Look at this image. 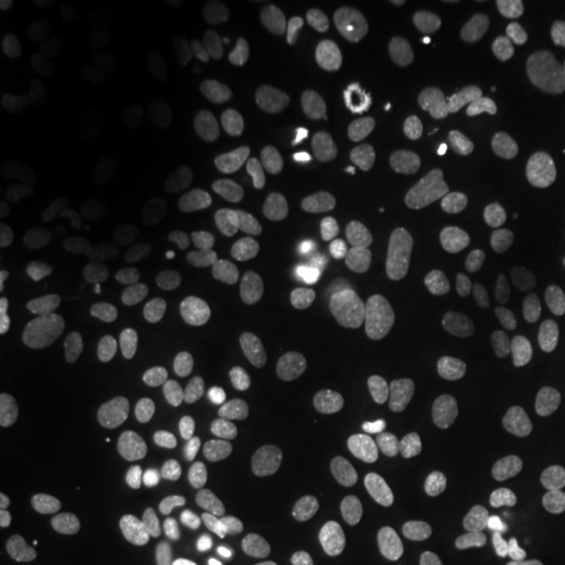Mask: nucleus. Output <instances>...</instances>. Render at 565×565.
I'll return each mask as SVG.
<instances>
[{
  "instance_id": "nucleus-1",
  "label": "nucleus",
  "mask_w": 565,
  "mask_h": 565,
  "mask_svg": "<svg viewBox=\"0 0 565 565\" xmlns=\"http://www.w3.org/2000/svg\"><path fill=\"white\" fill-rule=\"evenodd\" d=\"M196 338L212 356H236L257 338L263 299L246 275H215L196 296Z\"/></svg>"
},
{
  "instance_id": "nucleus-2",
  "label": "nucleus",
  "mask_w": 565,
  "mask_h": 565,
  "mask_svg": "<svg viewBox=\"0 0 565 565\" xmlns=\"http://www.w3.org/2000/svg\"><path fill=\"white\" fill-rule=\"evenodd\" d=\"M484 320L494 341L519 356L542 351L550 338L545 303L521 275H503L492 282L484 296Z\"/></svg>"
},
{
  "instance_id": "nucleus-3",
  "label": "nucleus",
  "mask_w": 565,
  "mask_h": 565,
  "mask_svg": "<svg viewBox=\"0 0 565 565\" xmlns=\"http://www.w3.org/2000/svg\"><path fill=\"white\" fill-rule=\"evenodd\" d=\"M0 435L11 445L51 450L63 461L82 463L92 454L87 427L74 414L40 401H13L0 414Z\"/></svg>"
},
{
  "instance_id": "nucleus-4",
  "label": "nucleus",
  "mask_w": 565,
  "mask_h": 565,
  "mask_svg": "<svg viewBox=\"0 0 565 565\" xmlns=\"http://www.w3.org/2000/svg\"><path fill=\"white\" fill-rule=\"evenodd\" d=\"M529 508L532 498L519 479L503 471H487L448 494L445 521L458 532H482V529L521 521Z\"/></svg>"
},
{
  "instance_id": "nucleus-5",
  "label": "nucleus",
  "mask_w": 565,
  "mask_h": 565,
  "mask_svg": "<svg viewBox=\"0 0 565 565\" xmlns=\"http://www.w3.org/2000/svg\"><path fill=\"white\" fill-rule=\"evenodd\" d=\"M370 291L374 303L387 317L401 322L419 320L433 301L427 267L406 249H387L374 257L370 267Z\"/></svg>"
},
{
  "instance_id": "nucleus-6",
  "label": "nucleus",
  "mask_w": 565,
  "mask_h": 565,
  "mask_svg": "<svg viewBox=\"0 0 565 565\" xmlns=\"http://www.w3.org/2000/svg\"><path fill=\"white\" fill-rule=\"evenodd\" d=\"M414 532V500L401 492H387L374 498L372 503L359 513L351 532V542L362 561L372 565H387L412 545Z\"/></svg>"
},
{
  "instance_id": "nucleus-7",
  "label": "nucleus",
  "mask_w": 565,
  "mask_h": 565,
  "mask_svg": "<svg viewBox=\"0 0 565 565\" xmlns=\"http://www.w3.org/2000/svg\"><path fill=\"white\" fill-rule=\"evenodd\" d=\"M482 454V429L469 416H454L422 437L412 454V471L424 484H445L461 477Z\"/></svg>"
},
{
  "instance_id": "nucleus-8",
  "label": "nucleus",
  "mask_w": 565,
  "mask_h": 565,
  "mask_svg": "<svg viewBox=\"0 0 565 565\" xmlns=\"http://www.w3.org/2000/svg\"><path fill=\"white\" fill-rule=\"evenodd\" d=\"M294 427V401L286 391L265 387L242 406L231 429V443L244 461H265L278 454Z\"/></svg>"
},
{
  "instance_id": "nucleus-9",
  "label": "nucleus",
  "mask_w": 565,
  "mask_h": 565,
  "mask_svg": "<svg viewBox=\"0 0 565 565\" xmlns=\"http://www.w3.org/2000/svg\"><path fill=\"white\" fill-rule=\"evenodd\" d=\"M500 228L534 259L565 257V212L542 200H513L500 210Z\"/></svg>"
},
{
  "instance_id": "nucleus-10",
  "label": "nucleus",
  "mask_w": 565,
  "mask_h": 565,
  "mask_svg": "<svg viewBox=\"0 0 565 565\" xmlns=\"http://www.w3.org/2000/svg\"><path fill=\"white\" fill-rule=\"evenodd\" d=\"M513 55L526 63L555 61L565 55V11L545 0L515 6L505 26Z\"/></svg>"
},
{
  "instance_id": "nucleus-11",
  "label": "nucleus",
  "mask_w": 565,
  "mask_h": 565,
  "mask_svg": "<svg viewBox=\"0 0 565 565\" xmlns=\"http://www.w3.org/2000/svg\"><path fill=\"white\" fill-rule=\"evenodd\" d=\"M366 158L374 175V183L383 196L395 207H406L419 192V173L412 145L401 131L383 126L374 129L366 141Z\"/></svg>"
},
{
  "instance_id": "nucleus-12",
  "label": "nucleus",
  "mask_w": 565,
  "mask_h": 565,
  "mask_svg": "<svg viewBox=\"0 0 565 565\" xmlns=\"http://www.w3.org/2000/svg\"><path fill=\"white\" fill-rule=\"evenodd\" d=\"M204 545L221 553H246L263 545L270 534V521L263 508L246 498H225L204 513L200 529Z\"/></svg>"
},
{
  "instance_id": "nucleus-13",
  "label": "nucleus",
  "mask_w": 565,
  "mask_h": 565,
  "mask_svg": "<svg viewBox=\"0 0 565 565\" xmlns=\"http://www.w3.org/2000/svg\"><path fill=\"white\" fill-rule=\"evenodd\" d=\"M131 58L121 47H97L71 63L66 89L76 103L84 105L116 100V95H121L131 82Z\"/></svg>"
},
{
  "instance_id": "nucleus-14",
  "label": "nucleus",
  "mask_w": 565,
  "mask_h": 565,
  "mask_svg": "<svg viewBox=\"0 0 565 565\" xmlns=\"http://www.w3.org/2000/svg\"><path fill=\"white\" fill-rule=\"evenodd\" d=\"M3 263L24 286H47L76 265L71 238H34L17 233L3 244Z\"/></svg>"
},
{
  "instance_id": "nucleus-15",
  "label": "nucleus",
  "mask_w": 565,
  "mask_h": 565,
  "mask_svg": "<svg viewBox=\"0 0 565 565\" xmlns=\"http://www.w3.org/2000/svg\"><path fill=\"white\" fill-rule=\"evenodd\" d=\"M362 288V273L351 259H330L303 282V303L322 322L338 324L356 309Z\"/></svg>"
},
{
  "instance_id": "nucleus-16",
  "label": "nucleus",
  "mask_w": 565,
  "mask_h": 565,
  "mask_svg": "<svg viewBox=\"0 0 565 565\" xmlns=\"http://www.w3.org/2000/svg\"><path fill=\"white\" fill-rule=\"evenodd\" d=\"M508 110L534 150H550L557 139V103L547 84L532 74H521L508 84Z\"/></svg>"
},
{
  "instance_id": "nucleus-17",
  "label": "nucleus",
  "mask_w": 565,
  "mask_h": 565,
  "mask_svg": "<svg viewBox=\"0 0 565 565\" xmlns=\"http://www.w3.org/2000/svg\"><path fill=\"white\" fill-rule=\"evenodd\" d=\"M433 124L445 160L450 166H466L482 145L477 113L458 89H437L433 97Z\"/></svg>"
},
{
  "instance_id": "nucleus-18",
  "label": "nucleus",
  "mask_w": 565,
  "mask_h": 565,
  "mask_svg": "<svg viewBox=\"0 0 565 565\" xmlns=\"http://www.w3.org/2000/svg\"><path fill=\"white\" fill-rule=\"evenodd\" d=\"M76 265L95 270L105 267L118 252V223L113 212L95 196H84L74 207V233H71Z\"/></svg>"
},
{
  "instance_id": "nucleus-19",
  "label": "nucleus",
  "mask_w": 565,
  "mask_h": 565,
  "mask_svg": "<svg viewBox=\"0 0 565 565\" xmlns=\"http://www.w3.org/2000/svg\"><path fill=\"white\" fill-rule=\"evenodd\" d=\"M84 484H87V471L82 469V463L45 456L21 466L13 490H17L21 505L45 508L53 500H58L61 494L82 490Z\"/></svg>"
},
{
  "instance_id": "nucleus-20",
  "label": "nucleus",
  "mask_w": 565,
  "mask_h": 565,
  "mask_svg": "<svg viewBox=\"0 0 565 565\" xmlns=\"http://www.w3.org/2000/svg\"><path fill=\"white\" fill-rule=\"evenodd\" d=\"M282 34L267 21H244L231 26L223 38L221 55L242 74H265L282 58Z\"/></svg>"
},
{
  "instance_id": "nucleus-21",
  "label": "nucleus",
  "mask_w": 565,
  "mask_h": 565,
  "mask_svg": "<svg viewBox=\"0 0 565 565\" xmlns=\"http://www.w3.org/2000/svg\"><path fill=\"white\" fill-rule=\"evenodd\" d=\"M202 189L217 207L236 217H249L265 204L263 181L231 160H210L202 168Z\"/></svg>"
},
{
  "instance_id": "nucleus-22",
  "label": "nucleus",
  "mask_w": 565,
  "mask_h": 565,
  "mask_svg": "<svg viewBox=\"0 0 565 565\" xmlns=\"http://www.w3.org/2000/svg\"><path fill=\"white\" fill-rule=\"evenodd\" d=\"M233 158L263 183H282L294 173V150L280 134L246 129L233 139Z\"/></svg>"
},
{
  "instance_id": "nucleus-23",
  "label": "nucleus",
  "mask_w": 565,
  "mask_h": 565,
  "mask_svg": "<svg viewBox=\"0 0 565 565\" xmlns=\"http://www.w3.org/2000/svg\"><path fill=\"white\" fill-rule=\"evenodd\" d=\"M3 124L19 145L42 147L53 139L55 116L45 92L32 84H19L6 95Z\"/></svg>"
},
{
  "instance_id": "nucleus-24",
  "label": "nucleus",
  "mask_w": 565,
  "mask_h": 565,
  "mask_svg": "<svg viewBox=\"0 0 565 565\" xmlns=\"http://www.w3.org/2000/svg\"><path fill=\"white\" fill-rule=\"evenodd\" d=\"M160 124V105L147 92H134L110 100L100 113V134L118 147L145 145Z\"/></svg>"
},
{
  "instance_id": "nucleus-25",
  "label": "nucleus",
  "mask_w": 565,
  "mask_h": 565,
  "mask_svg": "<svg viewBox=\"0 0 565 565\" xmlns=\"http://www.w3.org/2000/svg\"><path fill=\"white\" fill-rule=\"evenodd\" d=\"M76 162L87 179H92L103 192L121 194L137 179V166L124 147L110 141L105 134H87L76 145Z\"/></svg>"
},
{
  "instance_id": "nucleus-26",
  "label": "nucleus",
  "mask_w": 565,
  "mask_h": 565,
  "mask_svg": "<svg viewBox=\"0 0 565 565\" xmlns=\"http://www.w3.org/2000/svg\"><path fill=\"white\" fill-rule=\"evenodd\" d=\"M278 87L267 74H236L217 89V108L225 121L246 129L265 116Z\"/></svg>"
},
{
  "instance_id": "nucleus-27",
  "label": "nucleus",
  "mask_w": 565,
  "mask_h": 565,
  "mask_svg": "<svg viewBox=\"0 0 565 565\" xmlns=\"http://www.w3.org/2000/svg\"><path fill=\"white\" fill-rule=\"evenodd\" d=\"M175 511V500L166 492H150L145 498L137 500L121 519L105 532V553L113 557H121L137 545V542L150 536V532L162 521H171Z\"/></svg>"
},
{
  "instance_id": "nucleus-28",
  "label": "nucleus",
  "mask_w": 565,
  "mask_h": 565,
  "mask_svg": "<svg viewBox=\"0 0 565 565\" xmlns=\"http://www.w3.org/2000/svg\"><path fill=\"white\" fill-rule=\"evenodd\" d=\"M147 38L160 53L171 55V58H194L200 53V34L192 21L181 17L179 11H154L147 21Z\"/></svg>"
},
{
  "instance_id": "nucleus-29",
  "label": "nucleus",
  "mask_w": 565,
  "mask_h": 565,
  "mask_svg": "<svg viewBox=\"0 0 565 565\" xmlns=\"http://www.w3.org/2000/svg\"><path fill=\"white\" fill-rule=\"evenodd\" d=\"M475 113L482 139L490 141L494 150L511 154V158H519L526 150V139L521 134L519 124H515V118L511 116V110L494 100H479Z\"/></svg>"
},
{
  "instance_id": "nucleus-30",
  "label": "nucleus",
  "mask_w": 565,
  "mask_h": 565,
  "mask_svg": "<svg viewBox=\"0 0 565 565\" xmlns=\"http://www.w3.org/2000/svg\"><path fill=\"white\" fill-rule=\"evenodd\" d=\"M147 540L166 542L175 550V557H179L181 565H207V545H204L202 534H196L194 529L186 524H175V521H162L150 532Z\"/></svg>"
},
{
  "instance_id": "nucleus-31",
  "label": "nucleus",
  "mask_w": 565,
  "mask_h": 565,
  "mask_svg": "<svg viewBox=\"0 0 565 565\" xmlns=\"http://www.w3.org/2000/svg\"><path fill=\"white\" fill-rule=\"evenodd\" d=\"M529 469H532L534 479H540L542 484L565 500V448L542 450L532 458Z\"/></svg>"
},
{
  "instance_id": "nucleus-32",
  "label": "nucleus",
  "mask_w": 565,
  "mask_h": 565,
  "mask_svg": "<svg viewBox=\"0 0 565 565\" xmlns=\"http://www.w3.org/2000/svg\"><path fill=\"white\" fill-rule=\"evenodd\" d=\"M536 414L553 433L565 435V383L550 385L536 395Z\"/></svg>"
},
{
  "instance_id": "nucleus-33",
  "label": "nucleus",
  "mask_w": 565,
  "mask_h": 565,
  "mask_svg": "<svg viewBox=\"0 0 565 565\" xmlns=\"http://www.w3.org/2000/svg\"><path fill=\"white\" fill-rule=\"evenodd\" d=\"M536 555L542 565H565V521H553L536 534Z\"/></svg>"
},
{
  "instance_id": "nucleus-34",
  "label": "nucleus",
  "mask_w": 565,
  "mask_h": 565,
  "mask_svg": "<svg viewBox=\"0 0 565 565\" xmlns=\"http://www.w3.org/2000/svg\"><path fill=\"white\" fill-rule=\"evenodd\" d=\"M24 532H26V515L21 513V508L11 503L0 505V545L3 547L19 545Z\"/></svg>"
},
{
  "instance_id": "nucleus-35",
  "label": "nucleus",
  "mask_w": 565,
  "mask_h": 565,
  "mask_svg": "<svg viewBox=\"0 0 565 565\" xmlns=\"http://www.w3.org/2000/svg\"><path fill=\"white\" fill-rule=\"evenodd\" d=\"M82 11L89 13L95 19H121L126 13L134 11V0H84Z\"/></svg>"
},
{
  "instance_id": "nucleus-36",
  "label": "nucleus",
  "mask_w": 565,
  "mask_h": 565,
  "mask_svg": "<svg viewBox=\"0 0 565 565\" xmlns=\"http://www.w3.org/2000/svg\"><path fill=\"white\" fill-rule=\"evenodd\" d=\"M32 13H34L32 0H3V3H0V24L21 26L32 19Z\"/></svg>"
},
{
  "instance_id": "nucleus-37",
  "label": "nucleus",
  "mask_w": 565,
  "mask_h": 565,
  "mask_svg": "<svg viewBox=\"0 0 565 565\" xmlns=\"http://www.w3.org/2000/svg\"><path fill=\"white\" fill-rule=\"evenodd\" d=\"M414 9L419 11V17H424V19L443 21V19L454 17V13L461 9V3H454V0H416Z\"/></svg>"
},
{
  "instance_id": "nucleus-38",
  "label": "nucleus",
  "mask_w": 565,
  "mask_h": 565,
  "mask_svg": "<svg viewBox=\"0 0 565 565\" xmlns=\"http://www.w3.org/2000/svg\"><path fill=\"white\" fill-rule=\"evenodd\" d=\"M553 307H555L557 322L565 328V275L553 286Z\"/></svg>"
},
{
  "instance_id": "nucleus-39",
  "label": "nucleus",
  "mask_w": 565,
  "mask_h": 565,
  "mask_svg": "<svg viewBox=\"0 0 565 565\" xmlns=\"http://www.w3.org/2000/svg\"><path fill=\"white\" fill-rule=\"evenodd\" d=\"M294 565H338L335 561H328V557H303V561Z\"/></svg>"
},
{
  "instance_id": "nucleus-40",
  "label": "nucleus",
  "mask_w": 565,
  "mask_h": 565,
  "mask_svg": "<svg viewBox=\"0 0 565 565\" xmlns=\"http://www.w3.org/2000/svg\"><path fill=\"white\" fill-rule=\"evenodd\" d=\"M0 565H21V563L11 561V557H0Z\"/></svg>"
},
{
  "instance_id": "nucleus-41",
  "label": "nucleus",
  "mask_w": 565,
  "mask_h": 565,
  "mask_svg": "<svg viewBox=\"0 0 565 565\" xmlns=\"http://www.w3.org/2000/svg\"><path fill=\"white\" fill-rule=\"evenodd\" d=\"M557 105H561V108H565V95H557V100H555Z\"/></svg>"
}]
</instances>
